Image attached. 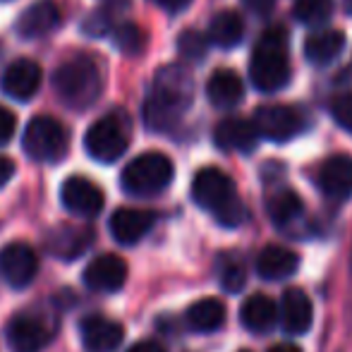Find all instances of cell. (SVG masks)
Segmentation results:
<instances>
[{
  "instance_id": "obj_2",
  "label": "cell",
  "mask_w": 352,
  "mask_h": 352,
  "mask_svg": "<svg viewBox=\"0 0 352 352\" xmlns=\"http://www.w3.org/2000/svg\"><path fill=\"white\" fill-rule=\"evenodd\" d=\"M192 199L226 228L242 226L247 218V209L237 195L232 177L218 168H201L197 173L192 180Z\"/></svg>"
},
{
  "instance_id": "obj_26",
  "label": "cell",
  "mask_w": 352,
  "mask_h": 352,
  "mask_svg": "<svg viewBox=\"0 0 352 352\" xmlns=\"http://www.w3.org/2000/svg\"><path fill=\"white\" fill-rule=\"evenodd\" d=\"M245 36V22L235 10H223L213 14L209 27V43H216L218 48H235Z\"/></svg>"
},
{
  "instance_id": "obj_27",
  "label": "cell",
  "mask_w": 352,
  "mask_h": 352,
  "mask_svg": "<svg viewBox=\"0 0 352 352\" xmlns=\"http://www.w3.org/2000/svg\"><path fill=\"white\" fill-rule=\"evenodd\" d=\"M269 216L271 221L276 223V226H290L292 221H297V218L302 216V211H305V204H302V199L295 195L292 190H278L276 195L269 197Z\"/></svg>"
},
{
  "instance_id": "obj_31",
  "label": "cell",
  "mask_w": 352,
  "mask_h": 352,
  "mask_svg": "<svg viewBox=\"0 0 352 352\" xmlns=\"http://www.w3.org/2000/svg\"><path fill=\"white\" fill-rule=\"evenodd\" d=\"M144 43H146V36L137 24H130V22H122L118 24L116 29V46L120 48L122 53L127 56H137V53L144 51Z\"/></svg>"
},
{
  "instance_id": "obj_24",
  "label": "cell",
  "mask_w": 352,
  "mask_h": 352,
  "mask_svg": "<svg viewBox=\"0 0 352 352\" xmlns=\"http://www.w3.org/2000/svg\"><path fill=\"white\" fill-rule=\"evenodd\" d=\"M345 48V34L338 29H321L307 36L305 41V56L314 65H329L343 53Z\"/></svg>"
},
{
  "instance_id": "obj_20",
  "label": "cell",
  "mask_w": 352,
  "mask_h": 352,
  "mask_svg": "<svg viewBox=\"0 0 352 352\" xmlns=\"http://www.w3.org/2000/svg\"><path fill=\"white\" fill-rule=\"evenodd\" d=\"M60 24V10L51 0H38L29 5L17 19V34L22 38H41Z\"/></svg>"
},
{
  "instance_id": "obj_9",
  "label": "cell",
  "mask_w": 352,
  "mask_h": 352,
  "mask_svg": "<svg viewBox=\"0 0 352 352\" xmlns=\"http://www.w3.org/2000/svg\"><path fill=\"white\" fill-rule=\"evenodd\" d=\"M256 135L269 142H290L302 130V118L295 108L283 103H266L254 111L252 118Z\"/></svg>"
},
{
  "instance_id": "obj_17",
  "label": "cell",
  "mask_w": 352,
  "mask_h": 352,
  "mask_svg": "<svg viewBox=\"0 0 352 352\" xmlns=\"http://www.w3.org/2000/svg\"><path fill=\"white\" fill-rule=\"evenodd\" d=\"M156 223V213L146 209H118L111 216V235L120 245H137L140 240L148 235V230Z\"/></svg>"
},
{
  "instance_id": "obj_39",
  "label": "cell",
  "mask_w": 352,
  "mask_h": 352,
  "mask_svg": "<svg viewBox=\"0 0 352 352\" xmlns=\"http://www.w3.org/2000/svg\"><path fill=\"white\" fill-rule=\"evenodd\" d=\"M269 352H302L297 345H292V343H280V345H274Z\"/></svg>"
},
{
  "instance_id": "obj_30",
  "label": "cell",
  "mask_w": 352,
  "mask_h": 352,
  "mask_svg": "<svg viewBox=\"0 0 352 352\" xmlns=\"http://www.w3.org/2000/svg\"><path fill=\"white\" fill-rule=\"evenodd\" d=\"M177 51L185 60H201L209 51V36H204L201 32H195V29H187V32L180 34L177 38Z\"/></svg>"
},
{
  "instance_id": "obj_32",
  "label": "cell",
  "mask_w": 352,
  "mask_h": 352,
  "mask_svg": "<svg viewBox=\"0 0 352 352\" xmlns=\"http://www.w3.org/2000/svg\"><path fill=\"white\" fill-rule=\"evenodd\" d=\"M218 280L221 287L228 292H240L245 287V266L240 261H226L218 269Z\"/></svg>"
},
{
  "instance_id": "obj_6",
  "label": "cell",
  "mask_w": 352,
  "mask_h": 352,
  "mask_svg": "<svg viewBox=\"0 0 352 352\" xmlns=\"http://www.w3.org/2000/svg\"><path fill=\"white\" fill-rule=\"evenodd\" d=\"M22 146L32 161L56 163L65 158L67 146H70V135L60 120L51 116H36L24 127Z\"/></svg>"
},
{
  "instance_id": "obj_3",
  "label": "cell",
  "mask_w": 352,
  "mask_h": 352,
  "mask_svg": "<svg viewBox=\"0 0 352 352\" xmlns=\"http://www.w3.org/2000/svg\"><path fill=\"white\" fill-rule=\"evenodd\" d=\"M250 77L259 91H280L290 82V53H287V32L274 27L261 34L252 51Z\"/></svg>"
},
{
  "instance_id": "obj_5",
  "label": "cell",
  "mask_w": 352,
  "mask_h": 352,
  "mask_svg": "<svg viewBox=\"0 0 352 352\" xmlns=\"http://www.w3.org/2000/svg\"><path fill=\"white\" fill-rule=\"evenodd\" d=\"M173 175H175V168L166 153L146 151L127 163L120 185L130 197H156L170 185Z\"/></svg>"
},
{
  "instance_id": "obj_34",
  "label": "cell",
  "mask_w": 352,
  "mask_h": 352,
  "mask_svg": "<svg viewBox=\"0 0 352 352\" xmlns=\"http://www.w3.org/2000/svg\"><path fill=\"white\" fill-rule=\"evenodd\" d=\"M14 130H17V120H14V116L8 111V108L0 106V146H5V144L12 140Z\"/></svg>"
},
{
  "instance_id": "obj_15",
  "label": "cell",
  "mask_w": 352,
  "mask_h": 352,
  "mask_svg": "<svg viewBox=\"0 0 352 352\" xmlns=\"http://www.w3.org/2000/svg\"><path fill=\"white\" fill-rule=\"evenodd\" d=\"M316 182H319V190L333 201H343L352 197V158L345 153L326 158L319 168Z\"/></svg>"
},
{
  "instance_id": "obj_40",
  "label": "cell",
  "mask_w": 352,
  "mask_h": 352,
  "mask_svg": "<svg viewBox=\"0 0 352 352\" xmlns=\"http://www.w3.org/2000/svg\"><path fill=\"white\" fill-rule=\"evenodd\" d=\"M345 8H348V12H352V0H345Z\"/></svg>"
},
{
  "instance_id": "obj_23",
  "label": "cell",
  "mask_w": 352,
  "mask_h": 352,
  "mask_svg": "<svg viewBox=\"0 0 352 352\" xmlns=\"http://www.w3.org/2000/svg\"><path fill=\"white\" fill-rule=\"evenodd\" d=\"M206 96L216 108H235L245 98V84L235 70H216L206 82Z\"/></svg>"
},
{
  "instance_id": "obj_1",
  "label": "cell",
  "mask_w": 352,
  "mask_h": 352,
  "mask_svg": "<svg viewBox=\"0 0 352 352\" xmlns=\"http://www.w3.org/2000/svg\"><path fill=\"white\" fill-rule=\"evenodd\" d=\"M195 79L185 65H166L156 72L144 103V122L153 132H170L180 116L192 106Z\"/></svg>"
},
{
  "instance_id": "obj_14",
  "label": "cell",
  "mask_w": 352,
  "mask_h": 352,
  "mask_svg": "<svg viewBox=\"0 0 352 352\" xmlns=\"http://www.w3.org/2000/svg\"><path fill=\"white\" fill-rule=\"evenodd\" d=\"M127 280V264L118 254H101L84 269V285L94 292H118Z\"/></svg>"
},
{
  "instance_id": "obj_11",
  "label": "cell",
  "mask_w": 352,
  "mask_h": 352,
  "mask_svg": "<svg viewBox=\"0 0 352 352\" xmlns=\"http://www.w3.org/2000/svg\"><path fill=\"white\" fill-rule=\"evenodd\" d=\"M60 201L67 211L74 213L79 218H94L98 216L103 209V197L101 187L94 185L89 177H82V175H72L63 182L60 187Z\"/></svg>"
},
{
  "instance_id": "obj_37",
  "label": "cell",
  "mask_w": 352,
  "mask_h": 352,
  "mask_svg": "<svg viewBox=\"0 0 352 352\" xmlns=\"http://www.w3.org/2000/svg\"><path fill=\"white\" fill-rule=\"evenodd\" d=\"M153 3H156L158 8L166 10V12H182L192 0H153Z\"/></svg>"
},
{
  "instance_id": "obj_13",
  "label": "cell",
  "mask_w": 352,
  "mask_h": 352,
  "mask_svg": "<svg viewBox=\"0 0 352 352\" xmlns=\"http://www.w3.org/2000/svg\"><path fill=\"white\" fill-rule=\"evenodd\" d=\"M84 352H116L125 338V329L103 314H91L79 326Z\"/></svg>"
},
{
  "instance_id": "obj_16",
  "label": "cell",
  "mask_w": 352,
  "mask_h": 352,
  "mask_svg": "<svg viewBox=\"0 0 352 352\" xmlns=\"http://www.w3.org/2000/svg\"><path fill=\"white\" fill-rule=\"evenodd\" d=\"M283 331L290 336H302L311 329L314 321V307L305 290L300 287H287L280 297V314H278Z\"/></svg>"
},
{
  "instance_id": "obj_33",
  "label": "cell",
  "mask_w": 352,
  "mask_h": 352,
  "mask_svg": "<svg viewBox=\"0 0 352 352\" xmlns=\"http://www.w3.org/2000/svg\"><path fill=\"white\" fill-rule=\"evenodd\" d=\"M331 116H333V120L338 122L345 132L352 135V91L340 94L338 98H333V103H331Z\"/></svg>"
},
{
  "instance_id": "obj_4",
  "label": "cell",
  "mask_w": 352,
  "mask_h": 352,
  "mask_svg": "<svg viewBox=\"0 0 352 352\" xmlns=\"http://www.w3.org/2000/svg\"><path fill=\"white\" fill-rule=\"evenodd\" d=\"M53 89L65 106L84 111L96 103L103 84L98 67L89 58H72L53 72Z\"/></svg>"
},
{
  "instance_id": "obj_29",
  "label": "cell",
  "mask_w": 352,
  "mask_h": 352,
  "mask_svg": "<svg viewBox=\"0 0 352 352\" xmlns=\"http://www.w3.org/2000/svg\"><path fill=\"white\" fill-rule=\"evenodd\" d=\"M125 8H127L125 3H122L120 8H118L116 0H108L106 8L94 10V12L89 14L87 24H84V32L91 34V36H101V34H106L108 29H111L113 24L118 22V12H120V10H125Z\"/></svg>"
},
{
  "instance_id": "obj_18",
  "label": "cell",
  "mask_w": 352,
  "mask_h": 352,
  "mask_svg": "<svg viewBox=\"0 0 352 352\" xmlns=\"http://www.w3.org/2000/svg\"><path fill=\"white\" fill-rule=\"evenodd\" d=\"M213 142L223 151L252 153L256 148L259 135H256L252 120H245V118H226L213 130Z\"/></svg>"
},
{
  "instance_id": "obj_35",
  "label": "cell",
  "mask_w": 352,
  "mask_h": 352,
  "mask_svg": "<svg viewBox=\"0 0 352 352\" xmlns=\"http://www.w3.org/2000/svg\"><path fill=\"white\" fill-rule=\"evenodd\" d=\"M14 175V163L8 156H0V190L12 180Z\"/></svg>"
},
{
  "instance_id": "obj_10",
  "label": "cell",
  "mask_w": 352,
  "mask_h": 352,
  "mask_svg": "<svg viewBox=\"0 0 352 352\" xmlns=\"http://www.w3.org/2000/svg\"><path fill=\"white\" fill-rule=\"evenodd\" d=\"M38 274V254L27 242H10L0 250V278L14 290H22Z\"/></svg>"
},
{
  "instance_id": "obj_12",
  "label": "cell",
  "mask_w": 352,
  "mask_h": 352,
  "mask_svg": "<svg viewBox=\"0 0 352 352\" xmlns=\"http://www.w3.org/2000/svg\"><path fill=\"white\" fill-rule=\"evenodd\" d=\"M41 65L29 58H19V60L10 63L5 67L3 77H0V89L5 96L14 98V101H29L41 87Z\"/></svg>"
},
{
  "instance_id": "obj_28",
  "label": "cell",
  "mask_w": 352,
  "mask_h": 352,
  "mask_svg": "<svg viewBox=\"0 0 352 352\" xmlns=\"http://www.w3.org/2000/svg\"><path fill=\"white\" fill-rule=\"evenodd\" d=\"M292 14H295L297 22L319 27V24L329 22L331 14H333V0H295Z\"/></svg>"
},
{
  "instance_id": "obj_8",
  "label": "cell",
  "mask_w": 352,
  "mask_h": 352,
  "mask_svg": "<svg viewBox=\"0 0 352 352\" xmlns=\"http://www.w3.org/2000/svg\"><path fill=\"white\" fill-rule=\"evenodd\" d=\"M56 336V326L38 311H22L10 319L5 338L12 352H41Z\"/></svg>"
},
{
  "instance_id": "obj_22",
  "label": "cell",
  "mask_w": 352,
  "mask_h": 352,
  "mask_svg": "<svg viewBox=\"0 0 352 352\" xmlns=\"http://www.w3.org/2000/svg\"><path fill=\"white\" fill-rule=\"evenodd\" d=\"M240 321L250 333H269L278 324V307H276V302L269 295L254 292L242 305Z\"/></svg>"
},
{
  "instance_id": "obj_21",
  "label": "cell",
  "mask_w": 352,
  "mask_h": 352,
  "mask_svg": "<svg viewBox=\"0 0 352 352\" xmlns=\"http://www.w3.org/2000/svg\"><path fill=\"white\" fill-rule=\"evenodd\" d=\"M297 266H300V256L280 245H269L256 256V274L269 283L285 280L290 276H295Z\"/></svg>"
},
{
  "instance_id": "obj_36",
  "label": "cell",
  "mask_w": 352,
  "mask_h": 352,
  "mask_svg": "<svg viewBox=\"0 0 352 352\" xmlns=\"http://www.w3.org/2000/svg\"><path fill=\"white\" fill-rule=\"evenodd\" d=\"M242 3H245L247 8L252 10V12H256V14H269L271 10H274L276 0H242Z\"/></svg>"
},
{
  "instance_id": "obj_25",
  "label": "cell",
  "mask_w": 352,
  "mask_h": 352,
  "mask_svg": "<svg viewBox=\"0 0 352 352\" xmlns=\"http://www.w3.org/2000/svg\"><path fill=\"white\" fill-rule=\"evenodd\" d=\"M185 324L195 333H213L226 324V305L216 297H204L187 307Z\"/></svg>"
},
{
  "instance_id": "obj_38",
  "label": "cell",
  "mask_w": 352,
  "mask_h": 352,
  "mask_svg": "<svg viewBox=\"0 0 352 352\" xmlns=\"http://www.w3.org/2000/svg\"><path fill=\"white\" fill-rule=\"evenodd\" d=\"M127 352H166L161 343H156V340H142V343L132 345Z\"/></svg>"
},
{
  "instance_id": "obj_41",
  "label": "cell",
  "mask_w": 352,
  "mask_h": 352,
  "mask_svg": "<svg viewBox=\"0 0 352 352\" xmlns=\"http://www.w3.org/2000/svg\"><path fill=\"white\" fill-rule=\"evenodd\" d=\"M242 352H250V350H242Z\"/></svg>"
},
{
  "instance_id": "obj_7",
  "label": "cell",
  "mask_w": 352,
  "mask_h": 352,
  "mask_svg": "<svg viewBox=\"0 0 352 352\" xmlns=\"http://www.w3.org/2000/svg\"><path fill=\"white\" fill-rule=\"evenodd\" d=\"M87 153L98 163H116L130 146V120L125 113H108L96 120L84 137Z\"/></svg>"
},
{
  "instance_id": "obj_19",
  "label": "cell",
  "mask_w": 352,
  "mask_h": 352,
  "mask_svg": "<svg viewBox=\"0 0 352 352\" xmlns=\"http://www.w3.org/2000/svg\"><path fill=\"white\" fill-rule=\"evenodd\" d=\"M94 242V232L84 226H60L48 235L46 247L58 259L72 261L82 256Z\"/></svg>"
}]
</instances>
